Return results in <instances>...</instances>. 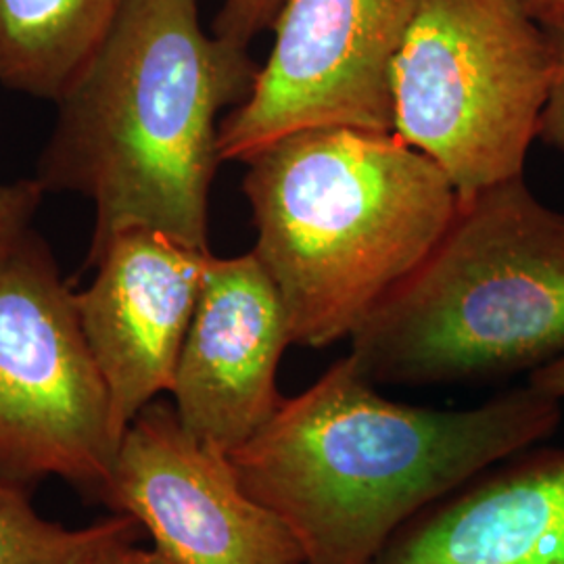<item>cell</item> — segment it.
Returning <instances> with one entry per match:
<instances>
[{"label": "cell", "mask_w": 564, "mask_h": 564, "mask_svg": "<svg viewBox=\"0 0 564 564\" xmlns=\"http://www.w3.org/2000/svg\"><path fill=\"white\" fill-rule=\"evenodd\" d=\"M349 341L377 387L475 383L563 358V212L523 176L458 199L442 239Z\"/></svg>", "instance_id": "obj_4"}, {"label": "cell", "mask_w": 564, "mask_h": 564, "mask_svg": "<svg viewBox=\"0 0 564 564\" xmlns=\"http://www.w3.org/2000/svg\"><path fill=\"white\" fill-rule=\"evenodd\" d=\"M141 524L116 512L69 529L41 517L20 487L0 479V564H90L121 545L137 544Z\"/></svg>", "instance_id": "obj_13"}, {"label": "cell", "mask_w": 564, "mask_h": 564, "mask_svg": "<svg viewBox=\"0 0 564 564\" xmlns=\"http://www.w3.org/2000/svg\"><path fill=\"white\" fill-rule=\"evenodd\" d=\"M74 295L32 230L0 260V479L102 496L121 437Z\"/></svg>", "instance_id": "obj_6"}, {"label": "cell", "mask_w": 564, "mask_h": 564, "mask_svg": "<svg viewBox=\"0 0 564 564\" xmlns=\"http://www.w3.org/2000/svg\"><path fill=\"white\" fill-rule=\"evenodd\" d=\"M249 48L203 30L199 0H126L59 116L36 170L44 193L95 207L88 258L128 228L207 247L224 107L258 74ZM86 258V260H88Z\"/></svg>", "instance_id": "obj_2"}, {"label": "cell", "mask_w": 564, "mask_h": 564, "mask_svg": "<svg viewBox=\"0 0 564 564\" xmlns=\"http://www.w3.org/2000/svg\"><path fill=\"white\" fill-rule=\"evenodd\" d=\"M372 564H564V447H529L429 506Z\"/></svg>", "instance_id": "obj_11"}, {"label": "cell", "mask_w": 564, "mask_h": 564, "mask_svg": "<svg viewBox=\"0 0 564 564\" xmlns=\"http://www.w3.org/2000/svg\"><path fill=\"white\" fill-rule=\"evenodd\" d=\"M90 564H176L158 547H139L137 544L121 545Z\"/></svg>", "instance_id": "obj_17"}, {"label": "cell", "mask_w": 564, "mask_h": 564, "mask_svg": "<svg viewBox=\"0 0 564 564\" xmlns=\"http://www.w3.org/2000/svg\"><path fill=\"white\" fill-rule=\"evenodd\" d=\"M126 0H0V84L59 101L120 18Z\"/></svg>", "instance_id": "obj_12"}, {"label": "cell", "mask_w": 564, "mask_h": 564, "mask_svg": "<svg viewBox=\"0 0 564 564\" xmlns=\"http://www.w3.org/2000/svg\"><path fill=\"white\" fill-rule=\"evenodd\" d=\"M554 76L524 0H421L393 63V134L470 197L523 176Z\"/></svg>", "instance_id": "obj_5"}, {"label": "cell", "mask_w": 564, "mask_h": 564, "mask_svg": "<svg viewBox=\"0 0 564 564\" xmlns=\"http://www.w3.org/2000/svg\"><path fill=\"white\" fill-rule=\"evenodd\" d=\"M42 195L44 191L36 178L0 182V260L30 232Z\"/></svg>", "instance_id": "obj_15"}, {"label": "cell", "mask_w": 564, "mask_h": 564, "mask_svg": "<svg viewBox=\"0 0 564 564\" xmlns=\"http://www.w3.org/2000/svg\"><path fill=\"white\" fill-rule=\"evenodd\" d=\"M545 28L556 53V76L550 90V99L545 102L538 139L564 153V20L554 21Z\"/></svg>", "instance_id": "obj_16"}, {"label": "cell", "mask_w": 564, "mask_h": 564, "mask_svg": "<svg viewBox=\"0 0 564 564\" xmlns=\"http://www.w3.org/2000/svg\"><path fill=\"white\" fill-rule=\"evenodd\" d=\"M524 4L544 25L564 20V0H524Z\"/></svg>", "instance_id": "obj_19"}, {"label": "cell", "mask_w": 564, "mask_h": 564, "mask_svg": "<svg viewBox=\"0 0 564 564\" xmlns=\"http://www.w3.org/2000/svg\"><path fill=\"white\" fill-rule=\"evenodd\" d=\"M529 384L538 391H542L550 398L564 400V356L554 360V362L545 364L542 368L533 370L529 375Z\"/></svg>", "instance_id": "obj_18"}, {"label": "cell", "mask_w": 564, "mask_h": 564, "mask_svg": "<svg viewBox=\"0 0 564 564\" xmlns=\"http://www.w3.org/2000/svg\"><path fill=\"white\" fill-rule=\"evenodd\" d=\"M421 0H284L247 99L220 121L223 162L314 128L393 132V63Z\"/></svg>", "instance_id": "obj_7"}, {"label": "cell", "mask_w": 564, "mask_h": 564, "mask_svg": "<svg viewBox=\"0 0 564 564\" xmlns=\"http://www.w3.org/2000/svg\"><path fill=\"white\" fill-rule=\"evenodd\" d=\"M256 258L281 293L293 345L349 339L452 223L444 170L393 132L314 128L247 160Z\"/></svg>", "instance_id": "obj_3"}, {"label": "cell", "mask_w": 564, "mask_h": 564, "mask_svg": "<svg viewBox=\"0 0 564 564\" xmlns=\"http://www.w3.org/2000/svg\"><path fill=\"white\" fill-rule=\"evenodd\" d=\"M561 419V400L529 383L460 410L393 402L345 356L228 456L303 564H372L403 524Z\"/></svg>", "instance_id": "obj_1"}, {"label": "cell", "mask_w": 564, "mask_h": 564, "mask_svg": "<svg viewBox=\"0 0 564 564\" xmlns=\"http://www.w3.org/2000/svg\"><path fill=\"white\" fill-rule=\"evenodd\" d=\"M284 0H224L212 34L237 48H249L256 36L272 28Z\"/></svg>", "instance_id": "obj_14"}, {"label": "cell", "mask_w": 564, "mask_h": 564, "mask_svg": "<svg viewBox=\"0 0 564 564\" xmlns=\"http://www.w3.org/2000/svg\"><path fill=\"white\" fill-rule=\"evenodd\" d=\"M209 256L160 230L128 228L86 260L97 276L74 295L76 310L120 437L172 389Z\"/></svg>", "instance_id": "obj_9"}, {"label": "cell", "mask_w": 564, "mask_h": 564, "mask_svg": "<svg viewBox=\"0 0 564 564\" xmlns=\"http://www.w3.org/2000/svg\"><path fill=\"white\" fill-rule=\"evenodd\" d=\"M289 345L281 293L256 253L209 256L170 389L181 423L226 454L247 444L284 400L276 375Z\"/></svg>", "instance_id": "obj_10"}, {"label": "cell", "mask_w": 564, "mask_h": 564, "mask_svg": "<svg viewBox=\"0 0 564 564\" xmlns=\"http://www.w3.org/2000/svg\"><path fill=\"white\" fill-rule=\"evenodd\" d=\"M102 498L172 563L303 564L281 519L242 487L230 456L155 400L121 435Z\"/></svg>", "instance_id": "obj_8"}]
</instances>
